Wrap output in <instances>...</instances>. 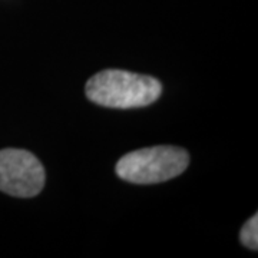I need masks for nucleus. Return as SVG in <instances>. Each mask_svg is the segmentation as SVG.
<instances>
[{
	"instance_id": "nucleus-1",
	"label": "nucleus",
	"mask_w": 258,
	"mask_h": 258,
	"mask_svg": "<svg viewBox=\"0 0 258 258\" xmlns=\"http://www.w3.org/2000/svg\"><path fill=\"white\" fill-rule=\"evenodd\" d=\"M162 86L158 79L147 75L119 69H106L86 83L89 101L106 108H142L157 101Z\"/></svg>"
},
{
	"instance_id": "nucleus-2",
	"label": "nucleus",
	"mask_w": 258,
	"mask_h": 258,
	"mask_svg": "<svg viewBox=\"0 0 258 258\" xmlns=\"http://www.w3.org/2000/svg\"><path fill=\"white\" fill-rule=\"evenodd\" d=\"M189 165V155L182 148L152 147L129 152L116 164L119 178L132 184H159L181 175Z\"/></svg>"
},
{
	"instance_id": "nucleus-3",
	"label": "nucleus",
	"mask_w": 258,
	"mask_h": 258,
	"mask_svg": "<svg viewBox=\"0 0 258 258\" xmlns=\"http://www.w3.org/2000/svg\"><path fill=\"white\" fill-rule=\"evenodd\" d=\"M45 169L33 154L25 149L0 151V191L18 198H32L45 185Z\"/></svg>"
},
{
	"instance_id": "nucleus-4",
	"label": "nucleus",
	"mask_w": 258,
	"mask_h": 258,
	"mask_svg": "<svg viewBox=\"0 0 258 258\" xmlns=\"http://www.w3.org/2000/svg\"><path fill=\"white\" fill-rule=\"evenodd\" d=\"M240 240L242 245L249 249H258V215L255 214L244 224L240 232Z\"/></svg>"
}]
</instances>
